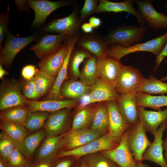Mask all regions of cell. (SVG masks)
<instances>
[{
	"mask_svg": "<svg viewBox=\"0 0 167 167\" xmlns=\"http://www.w3.org/2000/svg\"><path fill=\"white\" fill-rule=\"evenodd\" d=\"M39 69L32 65H28L24 66L21 71V75L25 80H30L33 78Z\"/></svg>",
	"mask_w": 167,
	"mask_h": 167,
	"instance_id": "obj_45",
	"label": "cell"
},
{
	"mask_svg": "<svg viewBox=\"0 0 167 167\" xmlns=\"http://www.w3.org/2000/svg\"><path fill=\"white\" fill-rule=\"evenodd\" d=\"M134 2L132 0H126L121 2H114L107 0H100L96 12H127L137 18L140 25H144L145 22L143 18L133 6Z\"/></svg>",
	"mask_w": 167,
	"mask_h": 167,
	"instance_id": "obj_23",
	"label": "cell"
},
{
	"mask_svg": "<svg viewBox=\"0 0 167 167\" xmlns=\"http://www.w3.org/2000/svg\"><path fill=\"white\" fill-rule=\"evenodd\" d=\"M100 133L90 129H71L65 133L61 148L68 151L83 146L101 136Z\"/></svg>",
	"mask_w": 167,
	"mask_h": 167,
	"instance_id": "obj_10",
	"label": "cell"
},
{
	"mask_svg": "<svg viewBox=\"0 0 167 167\" xmlns=\"http://www.w3.org/2000/svg\"><path fill=\"white\" fill-rule=\"evenodd\" d=\"M109 114V133L119 142L124 133L131 127L125 121L116 101L106 102Z\"/></svg>",
	"mask_w": 167,
	"mask_h": 167,
	"instance_id": "obj_18",
	"label": "cell"
},
{
	"mask_svg": "<svg viewBox=\"0 0 167 167\" xmlns=\"http://www.w3.org/2000/svg\"><path fill=\"white\" fill-rule=\"evenodd\" d=\"M22 84L16 80L4 81L1 85L0 110L26 105L27 99L21 92Z\"/></svg>",
	"mask_w": 167,
	"mask_h": 167,
	"instance_id": "obj_6",
	"label": "cell"
},
{
	"mask_svg": "<svg viewBox=\"0 0 167 167\" xmlns=\"http://www.w3.org/2000/svg\"><path fill=\"white\" fill-rule=\"evenodd\" d=\"M79 36V35H77L68 37L66 41L68 46V52L63 65L56 76L54 85L47 95L46 99L61 100L60 88L67 78L71 55Z\"/></svg>",
	"mask_w": 167,
	"mask_h": 167,
	"instance_id": "obj_22",
	"label": "cell"
},
{
	"mask_svg": "<svg viewBox=\"0 0 167 167\" xmlns=\"http://www.w3.org/2000/svg\"><path fill=\"white\" fill-rule=\"evenodd\" d=\"M95 106L91 105L78 110L74 118L71 129H88L91 126Z\"/></svg>",
	"mask_w": 167,
	"mask_h": 167,
	"instance_id": "obj_35",
	"label": "cell"
},
{
	"mask_svg": "<svg viewBox=\"0 0 167 167\" xmlns=\"http://www.w3.org/2000/svg\"><path fill=\"white\" fill-rule=\"evenodd\" d=\"M136 103L138 107H150L159 110L162 107L167 106V96H152L139 92L136 94Z\"/></svg>",
	"mask_w": 167,
	"mask_h": 167,
	"instance_id": "obj_32",
	"label": "cell"
},
{
	"mask_svg": "<svg viewBox=\"0 0 167 167\" xmlns=\"http://www.w3.org/2000/svg\"><path fill=\"white\" fill-rule=\"evenodd\" d=\"M72 164V162L71 160L65 159L58 163L53 167H70Z\"/></svg>",
	"mask_w": 167,
	"mask_h": 167,
	"instance_id": "obj_50",
	"label": "cell"
},
{
	"mask_svg": "<svg viewBox=\"0 0 167 167\" xmlns=\"http://www.w3.org/2000/svg\"><path fill=\"white\" fill-rule=\"evenodd\" d=\"M140 92L150 95L167 93V83L152 76L146 79Z\"/></svg>",
	"mask_w": 167,
	"mask_h": 167,
	"instance_id": "obj_38",
	"label": "cell"
},
{
	"mask_svg": "<svg viewBox=\"0 0 167 167\" xmlns=\"http://www.w3.org/2000/svg\"><path fill=\"white\" fill-rule=\"evenodd\" d=\"M27 160L17 147L10 154L6 162L9 167H23L28 163Z\"/></svg>",
	"mask_w": 167,
	"mask_h": 167,
	"instance_id": "obj_41",
	"label": "cell"
},
{
	"mask_svg": "<svg viewBox=\"0 0 167 167\" xmlns=\"http://www.w3.org/2000/svg\"><path fill=\"white\" fill-rule=\"evenodd\" d=\"M56 76L39 70L34 77L36 91L38 98L49 92L52 88Z\"/></svg>",
	"mask_w": 167,
	"mask_h": 167,
	"instance_id": "obj_36",
	"label": "cell"
},
{
	"mask_svg": "<svg viewBox=\"0 0 167 167\" xmlns=\"http://www.w3.org/2000/svg\"><path fill=\"white\" fill-rule=\"evenodd\" d=\"M7 74V72L4 69L1 64H0V78L2 79L3 76Z\"/></svg>",
	"mask_w": 167,
	"mask_h": 167,
	"instance_id": "obj_52",
	"label": "cell"
},
{
	"mask_svg": "<svg viewBox=\"0 0 167 167\" xmlns=\"http://www.w3.org/2000/svg\"><path fill=\"white\" fill-rule=\"evenodd\" d=\"M119 143L108 132L81 146L68 151L61 150L57 153L55 159L70 156L79 159L99 152L112 150Z\"/></svg>",
	"mask_w": 167,
	"mask_h": 167,
	"instance_id": "obj_3",
	"label": "cell"
},
{
	"mask_svg": "<svg viewBox=\"0 0 167 167\" xmlns=\"http://www.w3.org/2000/svg\"><path fill=\"white\" fill-rule=\"evenodd\" d=\"M146 132L143 126L139 120L129 129L128 143L136 163L142 162L143 155L152 143L147 138Z\"/></svg>",
	"mask_w": 167,
	"mask_h": 167,
	"instance_id": "obj_8",
	"label": "cell"
},
{
	"mask_svg": "<svg viewBox=\"0 0 167 167\" xmlns=\"http://www.w3.org/2000/svg\"><path fill=\"white\" fill-rule=\"evenodd\" d=\"M68 37L64 34H46L36 44L32 46L30 50L42 59L57 51Z\"/></svg>",
	"mask_w": 167,
	"mask_h": 167,
	"instance_id": "obj_15",
	"label": "cell"
},
{
	"mask_svg": "<svg viewBox=\"0 0 167 167\" xmlns=\"http://www.w3.org/2000/svg\"><path fill=\"white\" fill-rule=\"evenodd\" d=\"M166 2V4L165 6V7L167 10V1ZM165 57H167V41L162 50L156 57L155 60L156 66L155 70H156Z\"/></svg>",
	"mask_w": 167,
	"mask_h": 167,
	"instance_id": "obj_47",
	"label": "cell"
},
{
	"mask_svg": "<svg viewBox=\"0 0 167 167\" xmlns=\"http://www.w3.org/2000/svg\"><path fill=\"white\" fill-rule=\"evenodd\" d=\"M75 46L85 49L98 58L106 54L109 45L105 41L103 37L91 33L80 35Z\"/></svg>",
	"mask_w": 167,
	"mask_h": 167,
	"instance_id": "obj_25",
	"label": "cell"
},
{
	"mask_svg": "<svg viewBox=\"0 0 167 167\" xmlns=\"http://www.w3.org/2000/svg\"><path fill=\"white\" fill-rule=\"evenodd\" d=\"M162 81H167V75L166 76L160 79Z\"/></svg>",
	"mask_w": 167,
	"mask_h": 167,
	"instance_id": "obj_57",
	"label": "cell"
},
{
	"mask_svg": "<svg viewBox=\"0 0 167 167\" xmlns=\"http://www.w3.org/2000/svg\"><path fill=\"white\" fill-rule=\"evenodd\" d=\"M139 70L131 66H124L115 83L116 90L120 94L137 93L146 80Z\"/></svg>",
	"mask_w": 167,
	"mask_h": 167,
	"instance_id": "obj_4",
	"label": "cell"
},
{
	"mask_svg": "<svg viewBox=\"0 0 167 167\" xmlns=\"http://www.w3.org/2000/svg\"><path fill=\"white\" fill-rule=\"evenodd\" d=\"M80 167H90L85 160H82L80 163Z\"/></svg>",
	"mask_w": 167,
	"mask_h": 167,
	"instance_id": "obj_55",
	"label": "cell"
},
{
	"mask_svg": "<svg viewBox=\"0 0 167 167\" xmlns=\"http://www.w3.org/2000/svg\"><path fill=\"white\" fill-rule=\"evenodd\" d=\"M75 167H80V166H75Z\"/></svg>",
	"mask_w": 167,
	"mask_h": 167,
	"instance_id": "obj_59",
	"label": "cell"
},
{
	"mask_svg": "<svg viewBox=\"0 0 167 167\" xmlns=\"http://www.w3.org/2000/svg\"><path fill=\"white\" fill-rule=\"evenodd\" d=\"M28 112L26 105L15 106L1 111L0 121L20 125L24 126Z\"/></svg>",
	"mask_w": 167,
	"mask_h": 167,
	"instance_id": "obj_31",
	"label": "cell"
},
{
	"mask_svg": "<svg viewBox=\"0 0 167 167\" xmlns=\"http://www.w3.org/2000/svg\"><path fill=\"white\" fill-rule=\"evenodd\" d=\"M84 159L90 167H120L100 152L85 156Z\"/></svg>",
	"mask_w": 167,
	"mask_h": 167,
	"instance_id": "obj_39",
	"label": "cell"
},
{
	"mask_svg": "<svg viewBox=\"0 0 167 167\" xmlns=\"http://www.w3.org/2000/svg\"><path fill=\"white\" fill-rule=\"evenodd\" d=\"M99 1L85 0L84 6L80 11V18L82 22L93 13L96 12Z\"/></svg>",
	"mask_w": 167,
	"mask_h": 167,
	"instance_id": "obj_42",
	"label": "cell"
},
{
	"mask_svg": "<svg viewBox=\"0 0 167 167\" xmlns=\"http://www.w3.org/2000/svg\"><path fill=\"white\" fill-rule=\"evenodd\" d=\"M50 162H43L39 163L36 167H50Z\"/></svg>",
	"mask_w": 167,
	"mask_h": 167,
	"instance_id": "obj_54",
	"label": "cell"
},
{
	"mask_svg": "<svg viewBox=\"0 0 167 167\" xmlns=\"http://www.w3.org/2000/svg\"><path fill=\"white\" fill-rule=\"evenodd\" d=\"M46 137L43 128L17 142V147L28 161H31L36 149Z\"/></svg>",
	"mask_w": 167,
	"mask_h": 167,
	"instance_id": "obj_27",
	"label": "cell"
},
{
	"mask_svg": "<svg viewBox=\"0 0 167 167\" xmlns=\"http://www.w3.org/2000/svg\"><path fill=\"white\" fill-rule=\"evenodd\" d=\"M167 41V32L164 34L146 42L137 43L128 47L116 45L109 46L106 53L109 57L120 61L125 56L135 52L146 51L158 55L163 49Z\"/></svg>",
	"mask_w": 167,
	"mask_h": 167,
	"instance_id": "obj_1",
	"label": "cell"
},
{
	"mask_svg": "<svg viewBox=\"0 0 167 167\" xmlns=\"http://www.w3.org/2000/svg\"><path fill=\"white\" fill-rule=\"evenodd\" d=\"M76 109L78 110L93 104L89 93L84 95L78 100Z\"/></svg>",
	"mask_w": 167,
	"mask_h": 167,
	"instance_id": "obj_46",
	"label": "cell"
},
{
	"mask_svg": "<svg viewBox=\"0 0 167 167\" xmlns=\"http://www.w3.org/2000/svg\"><path fill=\"white\" fill-rule=\"evenodd\" d=\"M92 86L80 81L68 80L63 83L60 88L61 98L78 100L82 96L90 92Z\"/></svg>",
	"mask_w": 167,
	"mask_h": 167,
	"instance_id": "obj_28",
	"label": "cell"
},
{
	"mask_svg": "<svg viewBox=\"0 0 167 167\" xmlns=\"http://www.w3.org/2000/svg\"><path fill=\"white\" fill-rule=\"evenodd\" d=\"M81 28L83 32L87 34L92 33L94 29L89 23H83L81 25Z\"/></svg>",
	"mask_w": 167,
	"mask_h": 167,
	"instance_id": "obj_49",
	"label": "cell"
},
{
	"mask_svg": "<svg viewBox=\"0 0 167 167\" xmlns=\"http://www.w3.org/2000/svg\"><path fill=\"white\" fill-rule=\"evenodd\" d=\"M124 66L120 61L109 57L105 54L97 59V78L115 85L116 80Z\"/></svg>",
	"mask_w": 167,
	"mask_h": 167,
	"instance_id": "obj_13",
	"label": "cell"
},
{
	"mask_svg": "<svg viewBox=\"0 0 167 167\" xmlns=\"http://www.w3.org/2000/svg\"><path fill=\"white\" fill-rule=\"evenodd\" d=\"M167 128V120L160 125L154 136V139L144 153L142 160L152 161L161 167H167L163 153V133Z\"/></svg>",
	"mask_w": 167,
	"mask_h": 167,
	"instance_id": "obj_16",
	"label": "cell"
},
{
	"mask_svg": "<svg viewBox=\"0 0 167 167\" xmlns=\"http://www.w3.org/2000/svg\"><path fill=\"white\" fill-rule=\"evenodd\" d=\"M89 94L93 104L116 101L119 96L116 90L115 85L98 78L92 86Z\"/></svg>",
	"mask_w": 167,
	"mask_h": 167,
	"instance_id": "obj_24",
	"label": "cell"
},
{
	"mask_svg": "<svg viewBox=\"0 0 167 167\" xmlns=\"http://www.w3.org/2000/svg\"><path fill=\"white\" fill-rule=\"evenodd\" d=\"M89 23L94 28H98L101 25L102 21L100 19L98 18L92 16L90 17L89 20Z\"/></svg>",
	"mask_w": 167,
	"mask_h": 167,
	"instance_id": "obj_48",
	"label": "cell"
},
{
	"mask_svg": "<svg viewBox=\"0 0 167 167\" xmlns=\"http://www.w3.org/2000/svg\"><path fill=\"white\" fill-rule=\"evenodd\" d=\"M68 50V45L65 41L56 52L41 59L38 64L39 70L56 76L63 65Z\"/></svg>",
	"mask_w": 167,
	"mask_h": 167,
	"instance_id": "obj_20",
	"label": "cell"
},
{
	"mask_svg": "<svg viewBox=\"0 0 167 167\" xmlns=\"http://www.w3.org/2000/svg\"><path fill=\"white\" fill-rule=\"evenodd\" d=\"M17 147V142L2 131L0 133V154L6 161L13 150Z\"/></svg>",
	"mask_w": 167,
	"mask_h": 167,
	"instance_id": "obj_40",
	"label": "cell"
},
{
	"mask_svg": "<svg viewBox=\"0 0 167 167\" xmlns=\"http://www.w3.org/2000/svg\"><path fill=\"white\" fill-rule=\"evenodd\" d=\"M97 59V58L93 54L84 61L79 78L80 81L87 85L93 86L97 79L96 75Z\"/></svg>",
	"mask_w": 167,
	"mask_h": 167,
	"instance_id": "obj_30",
	"label": "cell"
},
{
	"mask_svg": "<svg viewBox=\"0 0 167 167\" xmlns=\"http://www.w3.org/2000/svg\"><path fill=\"white\" fill-rule=\"evenodd\" d=\"M130 128L124 133L120 143L116 148L112 150L100 152L120 167H136V165L128 143Z\"/></svg>",
	"mask_w": 167,
	"mask_h": 167,
	"instance_id": "obj_9",
	"label": "cell"
},
{
	"mask_svg": "<svg viewBox=\"0 0 167 167\" xmlns=\"http://www.w3.org/2000/svg\"><path fill=\"white\" fill-rule=\"evenodd\" d=\"M22 94L26 99L30 100L38 99L35 89L34 77L30 80H25L22 84Z\"/></svg>",
	"mask_w": 167,
	"mask_h": 167,
	"instance_id": "obj_43",
	"label": "cell"
},
{
	"mask_svg": "<svg viewBox=\"0 0 167 167\" xmlns=\"http://www.w3.org/2000/svg\"><path fill=\"white\" fill-rule=\"evenodd\" d=\"M92 55L84 48L75 47L71 55L68 66V68L75 78H79L80 74V65L85 59Z\"/></svg>",
	"mask_w": 167,
	"mask_h": 167,
	"instance_id": "obj_34",
	"label": "cell"
},
{
	"mask_svg": "<svg viewBox=\"0 0 167 167\" xmlns=\"http://www.w3.org/2000/svg\"><path fill=\"white\" fill-rule=\"evenodd\" d=\"M9 10L8 5L7 12L6 13H1L0 15V50L3 48V41L8 31L7 26L10 19Z\"/></svg>",
	"mask_w": 167,
	"mask_h": 167,
	"instance_id": "obj_44",
	"label": "cell"
},
{
	"mask_svg": "<svg viewBox=\"0 0 167 167\" xmlns=\"http://www.w3.org/2000/svg\"><path fill=\"white\" fill-rule=\"evenodd\" d=\"M136 167H147V166L141 162L137 163Z\"/></svg>",
	"mask_w": 167,
	"mask_h": 167,
	"instance_id": "obj_56",
	"label": "cell"
},
{
	"mask_svg": "<svg viewBox=\"0 0 167 167\" xmlns=\"http://www.w3.org/2000/svg\"><path fill=\"white\" fill-rule=\"evenodd\" d=\"M162 145L163 150L165 151L164 157L167 163V137L165 138L164 140H163Z\"/></svg>",
	"mask_w": 167,
	"mask_h": 167,
	"instance_id": "obj_51",
	"label": "cell"
},
{
	"mask_svg": "<svg viewBox=\"0 0 167 167\" xmlns=\"http://www.w3.org/2000/svg\"><path fill=\"white\" fill-rule=\"evenodd\" d=\"M27 6L34 11L35 15L32 23L33 27H38L42 25L48 16L56 10L62 7L70 6L69 1H60L52 2L45 0H25Z\"/></svg>",
	"mask_w": 167,
	"mask_h": 167,
	"instance_id": "obj_11",
	"label": "cell"
},
{
	"mask_svg": "<svg viewBox=\"0 0 167 167\" xmlns=\"http://www.w3.org/2000/svg\"><path fill=\"white\" fill-rule=\"evenodd\" d=\"M0 167H9L6 162L1 156H0Z\"/></svg>",
	"mask_w": 167,
	"mask_h": 167,
	"instance_id": "obj_53",
	"label": "cell"
},
{
	"mask_svg": "<svg viewBox=\"0 0 167 167\" xmlns=\"http://www.w3.org/2000/svg\"><path fill=\"white\" fill-rule=\"evenodd\" d=\"M5 44L0 50V64L7 68H10L17 54L31 42L35 40L37 35L24 37L14 35L8 31L6 35Z\"/></svg>",
	"mask_w": 167,
	"mask_h": 167,
	"instance_id": "obj_5",
	"label": "cell"
},
{
	"mask_svg": "<svg viewBox=\"0 0 167 167\" xmlns=\"http://www.w3.org/2000/svg\"><path fill=\"white\" fill-rule=\"evenodd\" d=\"M137 110L139 119L146 131L151 133L153 136L158 127L167 120V108L155 111L138 106Z\"/></svg>",
	"mask_w": 167,
	"mask_h": 167,
	"instance_id": "obj_19",
	"label": "cell"
},
{
	"mask_svg": "<svg viewBox=\"0 0 167 167\" xmlns=\"http://www.w3.org/2000/svg\"><path fill=\"white\" fill-rule=\"evenodd\" d=\"M50 113L45 111H28L24 126L30 133L36 132L44 128Z\"/></svg>",
	"mask_w": 167,
	"mask_h": 167,
	"instance_id": "obj_33",
	"label": "cell"
},
{
	"mask_svg": "<svg viewBox=\"0 0 167 167\" xmlns=\"http://www.w3.org/2000/svg\"><path fill=\"white\" fill-rule=\"evenodd\" d=\"M82 23L75 10L67 16L50 22L44 28L43 31L65 34L69 37L75 36L80 35L79 32Z\"/></svg>",
	"mask_w": 167,
	"mask_h": 167,
	"instance_id": "obj_7",
	"label": "cell"
},
{
	"mask_svg": "<svg viewBox=\"0 0 167 167\" xmlns=\"http://www.w3.org/2000/svg\"><path fill=\"white\" fill-rule=\"evenodd\" d=\"M109 122L106 102L99 103L96 105L91 129L101 134L109 132Z\"/></svg>",
	"mask_w": 167,
	"mask_h": 167,
	"instance_id": "obj_29",
	"label": "cell"
},
{
	"mask_svg": "<svg viewBox=\"0 0 167 167\" xmlns=\"http://www.w3.org/2000/svg\"><path fill=\"white\" fill-rule=\"evenodd\" d=\"M71 109L65 108L50 113L44 127L46 137L57 136L65 133L69 126Z\"/></svg>",
	"mask_w": 167,
	"mask_h": 167,
	"instance_id": "obj_12",
	"label": "cell"
},
{
	"mask_svg": "<svg viewBox=\"0 0 167 167\" xmlns=\"http://www.w3.org/2000/svg\"><path fill=\"white\" fill-rule=\"evenodd\" d=\"M64 134L57 136L46 137L37 152L36 159L37 162H51L55 159L61 148Z\"/></svg>",
	"mask_w": 167,
	"mask_h": 167,
	"instance_id": "obj_26",
	"label": "cell"
},
{
	"mask_svg": "<svg viewBox=\"0 0 167 167\" xmlns=\"http://www.w3.org/2000/svg\"><path fill=\"white\" fill-rule=\"evenodd\" d=\"M148 28L144 25L121 26L113 29L103 38L109 45L115 44L128 47L142 40Z\"/></svg>",
	"mask_w": 167,
	"mask_h": 167,
	"instance_id": "obj_2",
	"label": "cell"
},
{
	"mask_svg": "<svg viewBox=\"0 0 167 167\" xmlns=\"http://www.w3.org/2000/svg\"><path fill=\"white\" fill-rule=\"evenodd\" d=\"M23 167H32L29 163H28L27 165H26Z\"/></svg>",
	"mask_w": 167,
	"mask_h": 167,
	"instance_id": "obj_58",
	"label": "cell"
},
{
	"mask_svg": "<svg viewBox=\"0 0 167 167\" xmlns=\"http://www.w3.org/2000/svg\"><path fill=\"white\" fill-rule=\"evenodd\" d=\"M0 128L2 131L17 142L29 134L23 126L7 122L0 121Z\"/></svg>",
	"mask_w": 167,
	"mask_h": 167,
	"instance_id": "obj_37",
	"label": "cell"
},
{
	"mask_svg": "<svg viewBox=\"0 0 167 167\" xmlns=\"http://www.w3.org/2000/svg\"><path fill=\"white\" fill-rule=\"evenodd\" d=\"M135 2L145 23L153 29L167 28V16L156 10L152 1L137 0Z\"/></svg>",
	"mask_w": 167,
	"mask_h": 167,
	"instance_id": "obj_14",
	"label": "cell"
},
{
	"mask_svg": "<svg viewBox=\"0 0 167 167\" xmlns=\"http://www.w3.org/2000/svg\"><path fill=\"white\" fill-rule=\"evenodd\" d=\"M137 93L122 94L116 101L119 110L126 122L131 127L138 122Z\"/></svg>",
	"mask_w": 167,
	"mask_h": 167,
	"instance_id": "obj_21",
	"label": "cell"
},
{
	"mask_svg": "<svg viewBox=\"0 0 167 167\" xmlns=\"http://www.w3.org/2000/svg\"><path fill=\"white\" fill-rule=\"evenodd\" d=\"M78 100L70 99L65 100L46 99L43 101L27 99L26 107L28 111H45L50 113L65 108L76 107Z\"/></svg>",
	"mask_w": 167,
	"mask_h": 167,
	"instance_id": "obj_17",
	"label": "cell"
}]
</instances>
